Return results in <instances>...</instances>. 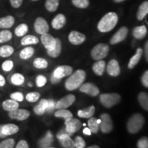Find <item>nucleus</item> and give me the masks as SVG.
<instances>
[{"mask_svg":"<svg viewBox=\"0 0 148 148\" xmlns=\"http://www.w3.org/2000/svg\"><path fill=\"white\" fill-rule=\"evenodd\" d=\"M118 22V15L115 12H110L101 18L97 25V29L101 32H108L116 26Z\"/></svg>","mask_w":148,"mask_h":148,"instance_id":"1","label":"nucleus"},{"mask_svg":"<svg viewBox=\"0 0 148 148\" xmlns=\"http://www.w3.org/2000/svg\"><path fill=\"white\" fill-rule=\"evenodd\" d=\"M86 78V72L82 69H78L71 74L65 82V88L68 90H74L79 88Z\"/></svg>","mask_w":148,"mask_h":148,"instance_id":"2","label":"nucleus"},{"mask_svg":"<svg viewBox=\"0 0 148 148\" xmlns=\"http://www.w3.org/2000/svg\"><path fill=\"white\" fill-rule=\"evenodd\" d=\"M144 123L145 119L141 114H134L127 121V129L130 134H136L143 128Z\"/></svg>","mask_w":148,"mask_h":148,"instance_id":"3","label":"nucleus"},{"mask_svg":"<svg viewBox=\"0 0 148 148\" xmlns=\"http://www.w3.org/2000/svg\"><path fill=\"white\" fill-rule=\"evenodd\" d=\"M99 101L103 106L110 108L121 101V96L117 93H103L99 96Z\"/></svg>","mask_w":148,"mask_h":148,"instance_id":"4","label":"nucleus"},{"mask_svg":"<svg viewBox=\"0 0 148 148\" xmlns=\"http://www.w3.org/2000/svg\"><path fill=\"white\" fill-rule=\"evenodd\" d=\"M109 52V46L104 43H99L92 49L90 55L95 60H99L106 58Z\"/></svg>","mask_w":148,"mask_h":148,"instance_id":"5","label":"nucleus"},{"mask_svg":"<svg viewBox=\"0 0 148 148\" xmlns=\"http://www.w3.org/2000/svg\"><path fill=\"white\" fill-rule=\"evenodd\" d=\"M100 123H99V129L103 133L108 134L110 133L113 129V123L110 114L108 113H103L100 116Z\"/></svg>","mask_w":148,"mask_h":148,"instance_id":"6","label":"nucleus"},{"mask_svg":"<svg viewBox=\"0 0 148 148\" xmlns=\"http://www.w3.org/2000/svg\"><path fill=\"white\" fill-rule=\"evenodd\" d=\"M65 130L66 132H69L70 134L73 135V133H75L77 131L79 130V129L82 127V123L79 120L74 118H69V119H66L65 122Z\"/></svg>","mask_w":148,"mask_h":148,"instance_id":"7","label":"nucleus"},{"mask_svg":"<svg viewBox=\"0 0 148 148\" xmlns=\"http://www.w3.org/2000/svg\"><path fill=\"white\" fill-rule=\"evenodd\" d=\"M75 100V95H71V94L65 95L56 103V109H57V110H58V109H66L73 104Z\"/></svg>","mask_w":148,"mask_h":148,"instance_id":"8","label":"nucleus"},{"mask_svg":"<svg viewBox=\"0 0 148 148\" xmlns=\"http://www.w3.org/2000/svg\"><path fill=\"white\" fill-rule=\"evenodd\" d=\"M29 115H30L29 111L25 109H19L18 108L8 112V116L10 119H16L18 121H24L27 119Z\"/></svg>","mask_w":148,"mask_h":148,"instance_id":"9","label":"nucleus"},{"mask_svg":"<svg viewBox=\"0 0 148 148\" xmlns=\"http://www.w3.org/2000/svg\"><path fill=\"white\" fill-rule=\"evenodd\" d=\"M34 27L36 32L39 34L47 33L49 29L47 22L42 17H38L36 18L34 22Z\"/></svg>","mask_w":148,"mask_h":148,"instance_id":"10","label":"nucleus"},{"mask_svg":"<svg viewBox=\"0 0 148 148\" xmlns=\"http://www.w3.org/2000/svg\"><path fill=\"white\" fill-rule=\"evenodd\" d=\"M79 90L92 97H95L99 93V88L95 84L92 83H86V84H82L79 86Z\"/></svg>","mask_w":148,"mask_h":148,"instance_id":"11","label":"nucleus"},{"mask_svg":"<svg viewBox=\"0 0 148 148\" xmlns=\"http://www.w3.org/2000/svg\"><path fill=\"white\" fill-rule=\"evenodd\" d=\"M73 72V68L69 65L59 66L53 72V75L56 77L62 79L63 77L70 75Z\"/></svg>","mask_w":148,"mask_h":148,"instance_id":"12","label":"nucleus"},{"mask_svg":"<svg viewBox=\"0 0 148 148\" xmlns=\"http://www.w3.org/2000/svg\"><path fill=\"white\" fill-rule=\"evenodd\" d=\"M128 33V29L126 27H122L119 30L113 35L112 38L110 39V43L112 45H115V44L121 42L125 39Z\"/></svg>","mask_w":148,"mask_h":148,"instance_id":"13","label":"nucleus"},{"mask_svg":"<svg viewBox=\"0 0 148 148\" xmlns=\"http://www.w3.org/2000/svg\"><path fill=\"white\" fill-rule=\"evenodd\" d=\"M40 40L47 51L52 50L56 45V38L48 32L41 34Z\"/></svg>","mask_w":148,"mask_h":148,"instance_id":"14","label":"nucleus"},{"mask_svg":"<svg viewBox=\"0 0 148 148\" xmlns=\"http://www.w3.org/2000/svg\"><path fill=\"white\" fill-rule=\"evenodd\" d=\"M85 40H86L85 35L77 31H72L69 34V40L73 45H80L85 41Z\"/></svg>","mask_w":148,"mask_h":148,"instance_id":"15","label":"nucleus"},{"mask_svg":"<svg viewBox=\"0 0 148 148\" xmlns=\"http://www.w3.org/2000/svg\"><path fill=\"white\" fill-rule=\"evenodd\" d=\"M106 71L110 76H118L120 74V72H121L119 62H118L116 60H114V59L111 60L110 62H108V65H107Z\"/></svg>","mask_w":148,"mask_h":148,"instance_id":"16","label":"nucleus"},{"mask_svg":"<svg viewBox=\"0 0 148 148\" xmlns=\"http://www.w3.org/2000/svg\"><path fill=\"white\" fill-rule=\"evenodd\" d=\"M53 141V136L51 131H47L45 136L38 141V145L40 147H51Z\"/></svg>","mask_w":148,"mask_h":148,"instance_id":"17","label":"nucleus"},{"mask_svg":"<svg viewBox=\"0 0 148 148\" xmlns=\"http://www.w3.org/2000/svg\"><path fill=\"white\" fill-rule=\"evenodd\" d=\"M66 23V17L64 14H58L53 18L51 25L55 29H60L64 26Z\"/></svg>","mask_w":148,"mask_h":148,"instance_id":"18","label":"nucleus"},{"mask_svg":"<svg viewBox=\"0 0 148 148\" xmlns=\"http://www.w3.org/2000/svg\"><path fill=\"white\" fill-rule=\"evenodd\" d=\"M143 51L141 48H140V47L137 48L136 53L133 56L130 58V61H129V63H128V65H127V66H128V68L130 69H133V68H134V66L138 63V62L140 61V58H141V56H142V55H143Z\"/></svg>","mask_w":148,"mask_h":148,"instance_id":"19","label":"nucleus"},{"mask_svg":"<svg viewBox=\"0 0 148 148\" xmlns=\"http://www.w3.org/2000/svg\"><path fill=\"white\" fill-rule=\"evenodd\" d=\"M18 127L17 125L13 123H8V124L3 125L2 126V133L5 136H10L13 135L18 132Z\"/></svg>","mask_w":148,"mask_h":148,"instance_id":"20","label":"nucleus"},{"mask_svg":"<svg viewBox=\"0 0 148 148\" xmlns=\"http://www.w3.org/2000/svg\"><path fill=\"white\" fill-rule=\"evenodd\" d=\"M106 69V62L102 60H97L92 65V71L96 75L101 76L102 75L105 71Z\"/></svg>","mask_w":148,"mask_h":148,"instance_id":"21","label":"nucleus"},{"mask_svg":"<svg viewBox=\"0 0 148 148\" xmlns=\"http://www.w3.org/2000/svg\"><path fill=\"white\" fill-rule=\"evenodd\" d=\"M48 106V100L45 99H40L39 103L34 108V112L37 115H42L45 112Z\"/></svg>","mask_w":148,"mask_h":148,"instance_id":"22","label":"nucleus"},{"mask_svg":"<svg viewBox=\"0 0 148 148\" xmlns=\"http://www.w3.org/2000/svg\"><path fill=\"white\" fill-rule=\"evenodd\" d=\"M100 119H97L95 117H90L88 121V126L90 129V132L92 134H97L99 130V123H100Z\"/></svg>","mask_w":148,"mask_h":148,"instance_id":"23","label":"nucleus"},{"mask_svg":"<svg viewBox=\"0 0 148 148\" xmlns=\"http://www.w3.org/2000/svg\"><path fill=\"white\" fill-rule=\"evenodd\" d=\"M95 108L94 106H90L88 108L83 109V110H79L77 111V116L81 118H85V119H89L93 116L95 113Z\"/></svg>","mask_w":148,"mask_h":148,"instance_id":"24","label":"nucleus"},{"mask_svg":"<svg viewBox=\"0 0 148 148\" xmlns=\"http://www.w3.org/2000/svg\"><path fill=\"white\" fill-rule=\"evenodd\" d=\"M14 18L12 16H7L0 18V28L8 29L13 26Z\"/></svg>","mask_w":148,"mask_h":148,"instance_id":"25","label":"nucleus"},{"mask_svg":"<svg viewBox=\"0 0 148 148\" xmlns=\"http://www.w3.org/2000/svg\"><path fill=\"white\" fill-rule=\"evenodd\" d=\"M132 34L135 38L140 40L143 39L147 34V28L145 25H141V26H137L134 27L133 29Z\"/></svg>","mask_w":148,"mask_h":148,"instance_id":"26","label":"nucleus"},{"mask_svg":"<svg viewBox=\"0 0 148 148\" xmlns=\"http://www.w3.org/2000/svg\"><path fill=\"white\" fill-rule=\"evenodd\" d=\"M62 51V43L59 38H56V45L53 49L51 51H47V54L51 58H57L60 54Z\"/></svg>","mask_w":148,"mask_h":148,"instance_id":"27","label":"nucleus"},{"mask_svg":"<svg viewBox=\"0 0 148 148\" xmlns=\"http://www.w3.org/2000/svg\"><path fill=\"white\" fill-rule=\"evenodd\" d=\"M18 106H19V104H18V101L14 100L11 98L10 99L5 100L2 103L3 110L8 111V112L15 110V109L18 108Z\"/></svg>","mask_w":148,"mask_h":148,"instance_id":"28","label":"nucleus"},{"mask_svg":"<svg viewBox=\"0 0 148 148\" xmlns=\"http://www.w3.org/2000/svg\"><path fill=\"white\" fill-rule=\"evenodd\" d=\"M148 14V1H144L140 4L138 8L137 14H136V17L139 21L143 20L145 16Z\"/></svg>","mask_w":148,"mask_h":148,"instance_id":"29","label":"nucleus"},{"mask_svg":"<svg viewBox=\"0 0 148 148\" xmlns=\"http://www.w3.org/2000/svg\"><path fill=\"white\" fill-rule=\"evenodd\" d=\"M38 38L36 36L33 35H27L24 36L21 40L22 45H36L38 42Z\"/></svg>","mask_w":148,"mask_h":148,"instance_id":"30","label":"nucleus"},{"mask_svg":"<svg viewBox=\"0 0 148 148\" xmlns=\"http://www.w3.org/2000/svg\"><path fill=\"white\" fill-rule=\"evenodd\" d=\"M138 100L140 106L148 111V93L145 92H140L138 95Z\"/></svg>","mask_w":148,"mask_h":148,"instance_id":"31","label":"nucleus"},{"mask_svg":"<svg viewBox=\"0 0 148 148\" xmlns=\"http://www.w3.org/2000/svg\"><path fill=\"white\" fill-rule=\"evenodd\" d=\"M14 48L10 45H3L0 47V57L7 58L13 54Z\"/></svg>","mask_w":148,"mask_h":148,"instance_id":"32","label":"nucleus"},{"mask_svg":"<svg viewBox=\"0 0 148 148\" xmlns=\"http://www.w3.org/2000/svg\"><path fill=\"white\" fill-rule=\"evenodd\" d=\"M60 144L62 147L64 148H75V143L74 140L71 139V136L68 135L65 137L58 139Z\"/></svg>","mask_w":148,"mask_h":148,"instance_id":"33","label":"nucleus"},{"mask_svg":"<svg viewBox=\"0 0 148 148\" xmlns=\"http://www.w3.org/2000/svg\"><path fill=\"white\" fill-rule=\"evenodd\" d=\"M34 49L32 47H27L22 49L19 53V57L23 60H27L34 55Z\"/></svg>","mask_w":148,"mask_h":148,"instance_id":"34","label":"nucleus"},{"mask_svg":"<svg viewBox=\"0 0 148 148\" xmlns=\"http://www.w3.org/2000/svg\"><path fill=\"white\" fill-rule=\"evenodd\" d=\"M54 116L58 118H62L64 120L73 117V114L71 111L66 110V109H58L56 112H55Z\"/></svg>","mask_w":148,"mask_h":148,"instance_id":"35","label":"nucleus"},{"mask_svg":"<svg viewBox=\"0 0 148 148\" xmlns=\"http://www.w3.org/2000/svg\"><path fill=\"white\" fill-rule=\"evenodd\" d=\"M11 83L14 86H20L22 85L25 82V78L24 76L21 73H14L13 75L11 76L10 78Z\"/></svg>","mask_w":148,"mask_h":148,"instance_id":"36","label":"nucleus"},{"mask_svg":"<svg viewBox=\"0 0 148 148\" xmlns=\"http://www.w3.org/2000/svg\"><path fill=\"white\" fill-rule=\"evenodd\" d=\"M27 32H28V26L25 23L20 24L14 29V34L18 37L25 36Z\"/></svg>","mask_w":148,"mask_h":148,"instance_id":"37","label":"nucleus"},{"mask_svg":"<svg viewBox=\"0 0 148 148\" xmlns=\"http://www.w3.org/2000/svg\"><path fill=\"white\" fill-rule=\"evenodd\" d=\"M58 5L59 0H47L45 2V8L49 12H55Z\"/></svg>","mask_w":148,"mask_h":148,"instance_id":"38","label":"nucleus"},{"mask_svg":"<svg viewBox=\"0 0 148 148\" xmlns=\"http://www.w3.org/2000/svg\"><path fill=\"white\" fill-rule=\"evenodd\" d=\"M33 65L36 69H42L47 67L48 62L45 58H36V59H34V62H33Z\"/></svg>","mask_w":148,"mask_h":148,"instance_id":"39","label":"nucleus"},{"mask_svg":"<svg viewBox=\"0 0 148 148\" xmlns=\"http://www.w3.org/2000/svg\"><path fill=\"white\" fill-rule=\"evenodd\" d=\"M12 38V34L9 30H2L0 32V43L8 42Z\"/></svg>","mask_w":148,"mask_h":148,"instance_id":"40","label":"nucleus"},{"mask_svg":"<svg viewBox=\"0 0 148 148\" xmlns=\"http://www.w3.org/2000/svg\"><path fill=\"white\" fill-rule=\"evenodd\" d=\"M40 97V94L38 92H32L27 93L26 96H25V99L27 101L31 103L36 102L38 100Z\"/></svg>","mask_w":148,"mask_h":148,"instance_id":"41","label":"nucleus"},{"mask_svg":"<svg viewBox=\"0 0 148 148\" xmlns=\"http://www.w3.org/2000/svg\"><path fill=\"white\" fill-rule=\"evenodd\" d=\"M15 145V141L13 138H8L0 143V148H13Z\"/></svg>","mask_w":148,"mask_h":148,"instance_id":"42","label":"nucleus"},{"mask_svg":"<svg viewBox=\"0 0 148 148\" xmlns=\"http://www.w3.org/2000/svg\"><path fill=\"white\" fill-rule=\"evenodd\" d=\"M72 3L79 8H86L89 5V0H72Z\"/></svg>","mask_w":148,"mask_h":148,"instance_id":"43","label":"nucleus"},{"mask_svg":"<svg viewBox=\"0 0 148 148\" xmlns=\"http://www.w3.org/2000/svg\"><path fill=\"white\" fill-rule=\"evenodd\" d=\"M14 66V63L12 60H7L4 61L1 64V68H2L3 71L5 72L10 71L12 69Z\"/></svg>","mask_w":148,"mask_h":148,"instance_id":"44","label":"nucleus"},{"mask_svg":"<svg viewBox=\"0 0 148 148\" xmlns=\"http://www.w3.org/2000/svg\"><path fill=\"white\" fill-rule=\"evenodd\" d=\"M47 83V78L42 75H37L36 78V84L38 87H42Z\"/></svg>","mask_w":148,"mask_h":148,"instance_id":"45","label":"nucleus"},{"mask_svg":"<svg viewBox=\"0 0 148 148\" xmlns=\"http://www.w3.org/2000/svg\"><path fill=\"white\" fill-rule=\"evenodd\" d=\"M73 140L74 143H75V147L76 148H84L86 146L84 140L81 136H76Z\"/></svg>","mask_w":148,"mask_h":148,"instance_id":"46","label":"nucleus"},{"mask_svg":"<svg viewBox=\"0 0 148 148\" xmlns=\"http://www.w3.org/2000/svg\"><path fill=\"white\" fill-rule=\"evenodd\" d=\"M10 98L11 99H14L18 102L19 101H23L24 99L23 94L21 92H14L13 93H12L10 95Z\"/></svg>","mask_w":148,"mask_h":148,"instance_id":"47","label":"nucleus"},{"mask_svg":"<svg viewBox=\"0 0 148 148\" xmlns=\"http://www.w3.org/2000/svg\"><path fill=\"white\" fill-rule=\"evenodd\" d=\"M138 148H148V138L146 136L140 138L137 142Z\"/></svg>","mask_w":148,"mask_h":148,"instance_id":"48","label":"nucleus"},{"mask_svg":"<svg viewBox=\"0 0 148 148\" xmlns=\"http://www.w3.org/2000/svg\"><path fill=\"white\" fill-rule=\"evenodd\" d=\"M141 82L145 87L148 88V70L144 72L142 75Z\"/></svg>","mask_w":148,"mask_h":148,"instance_id":"49","label":"nucleus"},{"mask_svg":"<svg viewBox=\"0 0 148 148\" xmlns=\"http://www.w3.org/2000/svg\"><path fill=\"white\" fill-rule=\"evenodd\" d=\"M56 108V103L53 99H48V106L46 111L50 112Z\"/></svg>","mask_w":148,"mask_h":148,"instance_id":"50","label":"nucleus"},{"mask_svg":"<svg viewBox=\"0 0 148 148\" xmlns=\"http://www.w3.org/2000/svg\"><path fill=\"white\" fill-rule=\"evenodd\" d=\"M10 1L11 5L14 8H19L23 3V0H10Z\"/></svg>","mask_w":148,"mask_h":148,"instance_id":"51","label":"nucleus"},{"mask_svg":"<svg viewBox=\"0 0 148 148\" xmlns=\"http://www.w3.org/2000/svg\"><path fill=\"white\" fill-rule=\"evenodd\" d=\"M15 147L16 148H28L29 145L25 140H21L18 142Z\"/></svg>","mask_w":148,"mask_h":148,"instance_id":"52","label":"nucleus"},{"mask_svg":"<svg viewBox=\"0 0 148 148\" xmlns=\"http://www.w3.org/2000/svg\"><path fill=\"white\" fill-rule=\"evenodd\" d=\"M61 79H59V78H57V77H56L54 75H51V77H50V81L53 84H58V83H59L60 82Z\"/></svg>","mask_w":148,"mask_h":148,"instance_id":"53","label":"nucleus"},{"mask_svg":"<svg viewBox=\"0 0 148 148\" xmlns=\"http://www.w3.org/2000/svg\"><path fill=\"white\" fill-rule=\"evenodd\" d=\"M145 56L146 60L148 62V40L146 42L145 45Z\"/></svg>","mask_w":148,"mask_h":148,"instance_id":"54","label":"nucleus"},{"mask_svg":"<svg viewBox=\"0 0 148 148\" xmlns=\"http://www.w3.org/2000/svg\"><path fill=\"white\" fill-rule=\"evenodd\" d=\"M5 84V79L3 75H0V87L3 86Z\"/></svg>","mask_w":148,"mask_h":148,"instance_id":"55","label":"nucleus"},{"mask_svg":"<svg viewBox=\"0 0 148 148\" xmlns=\"http://www.w3.org/2000/svg\"><path fill=\"white\" fill-rule=\"evenodd\" d=\"M83 133H84V134L87 135V136H90V135H91V132H90V129L88 128V127H85V128L83 130Z\"/></svg>","mask_w":148,"mask_h":148,"instance_id":"56","label":"nucleus"},{"mask_svg":"<svg viewBox=\"0 0 148 148\" xmlns=\"http://www.w3.org/2000/svg\"><path fill=\"white\" fill-rule=\"evenodd\" d=\"M2 126L3 125H0V138H4L5 136L2 133Z\"/></svg>","mask_w":148,"mask_h":148,"instance_id":"57","label":"nucleus"},{"mask_svg":"<svg viewBox=\"0 0 148 148\" xmlns=\"http://www.w3.org/2000/svg\"><path fill=\"white\" fill-rule=\"evenodd\" d=\"M99 146L97 145H92V146H90L88 148H99Z\"/></svg>","mask_w":148,"mask_h":148,"instance_id":"58","label":"nucleus"},{"mask_svg":"<svg viewBox=\"0 0 148 148\" xmlns=\"http://www.w3.org/2000/svg\"><path fill=\"white\" fill-rule=\"evenodd\" d=\"M114 1L116 3H120V2H122V1H125V0H114Z\"/></svg>","mask_w":148,"mask_h":148,"instance_id":"59","label":"nucleus"},{"mask_svg":"<svg viewBox=\"0 0 148 148\" xmlns=\"http://www.w3.org/2000/svg\"><path fill=\"white\" fill-rule=\"evenodd\" d=\"M28 86H30V87H31V86H32V83H29V84H28Z\"/></svg>","mask_w":148,"mask_h":148,"instance_id":"60","label":"nucleus"},{"mask_svg":"<svg viewBox=\"0 0 148 148\" xmlns=\"http://www.w3.org/2000/svg\"><path fill=\"white\" fill-rule=\"evenodd\" d=\"M32 1H38V0H32Z\"/></svg>","mask_w":148,"mask_h":148,"instance_id":"61","label":"nucleus"},{"mask_svg":"<svg viewBox=\"0 0 148 148\" xmlns=\"http://www.w3.org/2000/svg\"><path fill=\"white\" fill-rule=\"evenodd\" d=\"M147 24H148V22H147Z\"/></svg>","mask_w":148,"mask_h":148,"instance_id":"62","label":"nucleus"}]
</instances>
